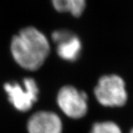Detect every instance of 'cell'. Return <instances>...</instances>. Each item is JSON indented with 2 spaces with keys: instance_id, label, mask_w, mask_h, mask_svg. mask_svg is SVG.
Returning a JSON list of instances; mask_svg holds the SVG:
<instances>
[{
  "instance_id": "obj_8",
  "label": "cell",
  "mask_w": 133,
  "mask_h": 133,
  "mask_svg": "<svg viewBox=\"0 0 133 133\" xmlns=\"http://www.w3.org/2000/svg\"><path fill=\"white\" fill-rule=\"evenodd\" d=\"M90 133H124L121 127L112 120L98 121L92 124Z\"/></svg>"
},
{
  "instance_id": "obj_4",
  "label": "cell",
  "mask_w": 133,
  "mask_h": 133,
  "mask_svg": "<svg viewBox=\"0 0 133 133\" xmlns=\"http://www.w3.org/2000/svg\"><path fill=\"white\" fill-rule=\"evenodd\" d=\"M4 88L11 104L21 112L29 110L38 99V86L32 78H24L22 85L17 83H7Z\"/></svg>"
},
{
  "instance_id": "obj_7",
  "label": "cell",
  "mask_w": 133,
  "mask_h": 133,
  "mask_svg": "<svg viewBox=\"0 0 133 133\" xmlns=\"http://www.w3.org/2000/svg\"><path fill=\"white\" fill-rule=\"evenodd\" d=\"M54 8L61 13H70L72 16H80L85 9L86 0H52Z\"/></svg>"
},
{
  "instance_id": "obj_5",
  "label": "cell",
  "mask_w": 133,
  "mask_h": 133,
  "mask_svg": "<svg viewBox=\"0 0 133 133\" xmlns=\"http://www.w3.org/2000/svg\"><path fill=\"white\" fill-rule=\"evenodd\" d=\"M52 39L57 44L58 55L67 62H75L81 56V40L71 31L59 30L52 33Z\"/></svg>"
},
{
  "instance_id": "obj_1",
  "label": "cell",
  "mask_w": 133,
  "mask_h": 133,
  "mask_svg": "<svg viewBox=\"0 0 133 133\" xmlns=\"http://www.w3.org/2000/svg\"><path fill=\"white\" fill-rule=\"evenodd\" d=\"M10 50L16 62L25 70H36L50 51L48 38L38 29L28 27L12 38Z\"/></svg>"
},
{
  "instance_id": "obj_2",
  "label": "cell",
  "mask_w": 133,
  "mask_h": 133,
  "mask_svg": "<svg viewBox=\"0 0 133 133\" xmlns=\"http://www.w3.org/2000/svg\"><path fill=\"white\" fill-rule=\"evenodd\" d=\"M93 93L101 106L110 109L124 107L127 104L129 98L124 78L114 73L100 77Z\"/></svg>"
},
{
  "instance_id": "obj_3",
  "label": "cell",
  "mask_w": 133,
  "mask_h": 133,
  "mask_svg": "<svg viewBox=\"0 0 133 133\" xmlns=\"http://www.w3.org/2000/svg\"><path fill=\"white\" fill-rule=\"evenodd\" d=\"M57 104L62 112L72 119L84 118L89 109L87 93L72 86L63 87L59 90Z\"/></svg>"
},
{
  "instance_id": "obj_6",
  "label": "cell",
  "mask_w": 133,
  "mask_h": 133,
  "mask_svg": "<svg viewBox=\"0 0 133 133\" xmlns=\"http://www.w3.org/2000/svg\"><path fill=\"white\" fill-rule=\"evenodd\" d=\"M28 129L29 133H62V121L54 112L41 111L30 118Z\"/></svg>"
},
{
  "instance_id": "obj_9",
  "label": "cell",
  "mask_w": 133,
  "mask_h": 133,
  "mask_svg": "<svg viewBox=\"0 0 133 133\" xmlns=\"http://www.w3.org/2000/svg\"><path fill=\"white\" fill-rule=\"evenodd\" d=\"M128 133H133V127H132V128L130 129V130L129 131Z\"/></svg>"
}]
</instances>
